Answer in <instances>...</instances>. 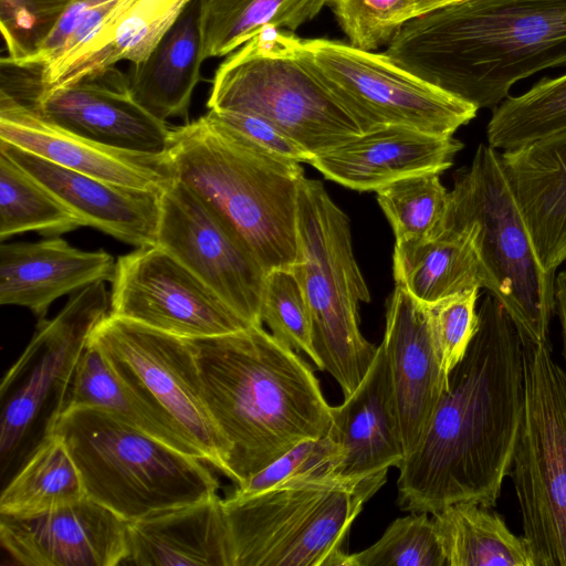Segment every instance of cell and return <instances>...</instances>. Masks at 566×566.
I'll return each instance as SVG.
<instances>
[{
	"label": "cell",
	"instance_id": "obj_1",
	"mask_svg": "<svg viewBox=\"0 0 566 566\" xmlns=\"http://www.w3.org/2000/svg\"><path fill=\"white\" fill-rule=\"evenodd\" d=\"M424 436L399 469L397 504L436 513L474 501L494 507L510 474L524 401L523 339L493 294Z\"/></svg>",
	"mask_w": 566,
	"mask_h": 566
},
{
	"label": "cell",
	"instance_id": "obj_2",
	"mask_svg": "<svg viewBox=\"0 0 566 566\" xmlns=\"http://www.w3.org/2000/svg\"><path fill=\"white\" fill-rule=\"evenodd\" d=\"M385 53L478 109H494L520 80L566 64V0L452 2L407 21Z\"/></svg>",
	"mask_w": 566,
	"mask_h": 566
},
{
	"label": "cell",
	"instance_id": "obj_3",
	"mask_svg": "<svg viewBox=\"0 0 566 566\" xmlns=\"http://www.w3.org/2000/svg\"><path fill=\"white\" fill-rule=\"evenodd\" d=\"M189 340L235 485L296 444L328 434L331 406L312 368L261 324Z\"/></svg>",
	"mask_w": 566,
	"mask_h": 566
},
{
	"label": "cell",
	"instance_id": "obj_4",
	"mask_svg": "<svg viewBox=\"0 0 566 566\" xmlns=\"http://www.w3.org/2000/svg\"><path fill=\"white\" fill-rule=\"evenodd\" d=\"M174 178L228 221L266 273L297 259L300 163L275 158L208 113L170 129Z\"/></svg>",
	"mask_w": 566,
	"mask_h": 566
},
{
	"label": "cell",
	"instance_id": "obj_5",
	"mask_svg": "<svg viewBox=\"0 0 566 566\" xmlns=\"http://www.w3.org/2000/svg\"><path fill=\"white\" fill-rule=\"evenodd\" d=\"M45 432L66 444L86 496L128 523L218 494L208 463L106 411L50 416Z\"/></svg>",
	"mask_w": 566,
	"mask_h": 566
},
{
	"label": "cell",
	"instance_id": "obj_6",
	"mask_svg": "<svg viewBox=\"0 0 566 566\" xmlns=\"http://www.w3.org/2000/svg\"><path fill=\"white\" fill-rule=\"evenodd\" d=\"M387 471L290 481L223 499L232 566H346L350 526Z\"/></svg>",
	"mask_w": 566,
	"mask_h": 566
},
{
	"label": "cell",
	"instance_id": "obj_7",
	"mask_svg": "<svg viewBox=\"0 0 566 566\" xmlns=\"http://www.w3.org/2000/svg\"><path fill=\"white\" fill-rule=\"evenodd\" d=\"M297 259L290 269L307 302L315 365L344 397L360 384L377 353L359 328V304L370 294L356 262L349 219L318 180L301 179Z\"/></svg>",
	"mask_w": 566,
	"mask_h": 566
},
{
	"label": "cell",
	"instance_id": "obj_8",
	"mask_svg": "<svg viewBox=\"0 0 566 566\" xmlns=\"http://www.w3.org/2000/svg\"><path fill=\"white\" fill-rule=\"evenodd\" d=\"M446 228L468 229L486 275V290L525 343L551 347L555 274L542 266L503 174L499 153L480 144L450 191Z\"/></svg>",
	"mask_w": 566,
	"mask_h": 566
},
{
	"label": "cell",
	"instance_id": "obj_9",
	"mask_svg": "<svg viewBox=\"0 0 566 566\" xmlns=\"http://www.w3.org/2000/svg\"><path fill=\"white\" fill-rule=\"evenodd\" d=\"M289 32L265 29L227 55L216 70L207 107L260 116L313 158L363 132L294 53Z\"/></svg>",
	"mask_w": 566,
	"mask_h": 566
},
{
	"label": "cell",
	"instance_id": "obj_10",
	"mask_svg": "<svg viewBox=\"0 0 566 566\" xmlns=\"http://www.w3.org/2000/svg\"><path fill=\"white\" fill-rule=\"evenodd\" d=\"M524 401L510 476L535 566H566V370L523 342Z\"/></svg>",
	"mask_w": 566,
	"mask_h": 566
},
{
	"label": "cell",
	"instance_id": "obj_11",
	"mask_svg": "<svg viewBox=\"0 0 566 566\" xmlns=\"http://www.w3.org/2000/svg\"><path fill=\"white\" fill-rule=\"evenodd\" d=\"M289 42L363 133L403 125L453 136L479 111L406 71L385 52L363 50L337 40L302 39L293 32H289Z\"/></svg>",
	"mask_w": 566,
	"mask_h": 566
},
{
	"label": "cell",
	"instance_id": "obj_12",
	"mask_svg": "<svg viewBox=\"0 0 566 566\" xmlns=\"http://www.w3.org/2000/svg\"><path fill=\"white\" fill-rule=\"evenodd\" d=\"M88 339L144 405L170 423L202 461L228 476L229 447L208 408L189 339L109 313Z\"/></svg>",
	"mask_w": 566,
	"mask_h": 566
},
{
	"label": "cell",
	"instance_id": "obj_13",
	"mask_svg": "<svg viewBox=\"0 0 566 566\" xmlns=\"http://www.w3.org/2000/svg\"><path fill=\"white\" fill-rule=\"evenodd\" d=\"M109 314L185 339L216 337L253 324L158 245L116 260Z\"/></svg>",
	"mask_w": 566,
	"mask_h": 566
},
{
	"label": "cell",
	"instance_id": "obj_14",
	"mask_svg": "<svg viewBox=\"0 0 566 566\" xmlns=\"http://www.w3.org/2000/svg\"><path fill=\"white\" fill-rule=\"evenodd\" d=\"M251 324L261 321L266 271L239 232L180 181L161 192L157 244Z\"/></svg>",
	"mask_w": 566,
	"mask_h": 566
},
{
	"label": "cell",
	"instance_id": "obj_15",
	"mask_svg": "<svg viewBox=\"0 0 566 566\" xmlns=\"http://www.w3.org/2000/svg\"><path fill=\"white\" fill-rule=\"evenodd\" d=\"M105 282L88 285L72 296L52 319H41L20 358L4 375L1 398L23 375L1 413L0 453L4 463L40 412L45 399L70 378L96 325L109 313Z\"/></svg>",
	"mask_w": 566,
	"mask_h": 566
},
{
	"label": "cell",
	"instance_id": "obj_16",
	"mask_svg": "<svg viewBox=\"0 0 566 566\" xmlns=\"http://www.w3.org/2000/svg\"><path fill=\"white\" fill-rule=\"evenodd\" d=\"M128 522L83 500L30 516L0 515V542L27 566H118L128 555Z\"/></svg>",
	"mask_w": 566,
	"mask_h": 566
},
{
	"label": "cell",
	"instance_id": "obj_17",
	"mask_svg": "<svg viewBox=\"0 0 566 566\" xmlns=\"http://www.w3.org/2000/svg\"><path fill=\"white\" fill-rule=\"evenodd\" d=\"M42 116L101 145L165 156L170 129L132 95L128 74L115 65L57 90L34 107Z\"/></svg>",
	"mask_w": 566,
	"mask_h": 566
},
{
	"label": "cell",
	"instance_id": "obj_18",
	"mask_svg": "<svg viewBox=\"0 0 566 566\" xmlns=\"http://www.w3.org/2000/svg\"><path fill=\"white\" fill-rule=\"evenodd\" d=\"M389 364L406 457L429 426L448 388L442 355L428 304L396 285L387 303L381 340Z\"/></svg>",
	"mask_w": 566,
	"mask_h": 566
},
{
	"label": "cell",
	"instance_id": "obj_19",
	"mask_svg": "<svg viewBox=\"0 0 566 566\" xmlns=\"http://www.w3.org/2000/svg\"><path fill=\"white\" fill-rule=\"evenodd\" d=\"M0 140L67 169L130 188L163 192L175 179L167 155H142L101 145L4 93H0Z\"/></svg>",
	"mask_w": 566,
	"mask_h": 566
},
{
	"label": "cell",
	"instance_id": "obj_20",
	"mask_svg": "<svg viewBox=\"0 0 566 566\" xmlns=\"http://www.w3.org/2000/svg\"><path fill=\"white\" fill-rule=\"evenodd\" d=\"M0 151L44 185L84 223L126 244H157L161 192L108 182L0 140Z\"/></svg>",
	"mask_w": 566,
	"mask_h": 566
},
{
	"label": "cell",
	"instance_id": "obj_21",
	"mask_svg": "<svg viewBox=\"0 0 566 566\" xmlns=\"http://www.w3.org/2000/svg\"><path fill=\"white\" fill-rule=\"evenodd\" d=\"M463 144L403 125H388L359 136L307 164L325 178L358 191H377L399 179L447 170Z\"/></svg>",
	"mask_w": 566,
	"mask_h": 566
},
{
	"label": "cell",
	"instance_id": "obj_22",
	"mask_svg": "<svg viewBox=\"0 0 566 566\" xmlns=\"http://www.w3.org/2000/svg\"><path fill=\"white\" fill-rule=\"evenodd\" d=\"M545 271L566 261V128L499 154Z\"/></svg>",
	"mask_w": 566,
	"mask_h": 566
},
{
	"label": "cell",
	"instance_id": "obj_23",
	"mask_svg": "<svg viewBox=\"0 0 566 566\" xmlns=\"http://www.w3.org/2000/svg\"><path fill=\"white\" fill-rule=\"evenodd\" d=\"M343 450L340 476L358 478L399 468L406 459L399 415L385 347L358 387L339 406H331L327 434Z\"/></svg>",
	"mask_w": 566,
	"mask_h": 566
},
{
	"label": "cell",
	"instance_id": "obj_24",
	"mask_svg": "<svg viewBox=\"0 0 566 566\" xmlns=\"http://www.w3.org/2000/svg\"><path fill=\"white\" fill-rule=\"evenodd\" d=\"M190 1L117 0L70 57L55 66L31 71L39 93L36 106L51 93L114 66L119 61L133 64L144 62Z\"/></svg>",
	"mask_w": 566,
	"mask_h": 566
},
{
	"label": "cell",
	"instance_id": "obj_25",
	"mask_svg": "<svg viewBox=\"0 0 566 566\" xmlns=\"http://www.w3.org/2000/svg\"><path fill=\"white\" fill-rule=\"evenodd\" d=\"M116 261L103 251L76 249L62 238L0 247V304L42 318L59 297L112 281Z\"/></svg>",
	"mask_w": 566,
	"mask_h": 566
},
{
	"label": "cell",
	"instance_id": "obj_26",
	"mask_svg": "<svg viewBox=\"0 0 566 566\" xmlns=\"http://www.w3.org/2000/svg\"><path fill=\"white\" fill-rule=\"evenodd\" d=\"M123 565L232 566L223 499H209L128 523Z\"/></svg>",
	"mask_w": 566,
	"mask_h": 566
},
{
	"label": "cell",
	"instance_id": "obj_27",
	"mask_svg": "<svg viewBox=\"0 0 566 566\" xmlns=\"http://www.w3.org/2000/svg\"><path fill=\"white\" fill-rule=\"evenodd\" d=\"M200 0H191L150 55L128 74L135 101L157 119L188 115L200 81Z\"/></svg>",
	"mask_w": 566,
	"mask_h": 566
},
{
	"label": "cell",
	"instance_id": "obj_28",
	"mask_svg": "<svg viewBox=\"0 0 566 566\" xmlns=\"http://www.w3.org/2000/svg\"><path fill=\"white\" fill-rule=\"evenodd\" d=\"M396 285L424 304L486 287V275L468 229L446 228L432 239L396 242Z\"/></svg>",
	"mask_w": 566,
	"mask_h": 566
},
{
	"label": "cell",
	"instance_id": "obj_29",
	"mask_svg": "<svg viewBox=\"0 0 566 566\" xmlns=\"http://www.w3.org/2000/svg\"><path fill=\"white\" fill-rule=\"evenodd\" d=\"M55 406L50 416L78 408L99 409L179 451L199 458L197 450L170 423L129 390L102 349L90 339L70 378L55 394Z\"/></svg>",
	"mask_w": 566,
	"mask_h": 566
},
{
	"label": "cell",
	"instance_id": "obj_30",
	"mask_svg": "<svg viewBox=\"0 0 566 566\" xmlns=\"http://www.w3.org/2000/svg\"><path fill=\"white\" fill-rule=\"evenodd\" d=\"M492 509L461 501L432 514L447 566H535L525 537Z\"/></svg>",
	"mask_w": 566,
	"mask_h": 566
},
{
	"label": "cell",
	"instance_id": "obj_31",
	"mask_svg": "<svg viewBox=\"0 0 566 566\" xmlns=\"http://www.w3.org/2000/svg\"><path fill=\"white\" fill-rule=\"evenodd\" d=\"M329 0H200L201 57L227 56L265 29L294 32Z\"/></svg>",
	"mask_w": 566,
	"mask_h": 566
},
{
	"label": "cell",
	"instance_id": "obj_32",
	"mask_svg": "<svg viewBox=\"0 0 566 566\" xmlns=\"http://www.w3.org/2000/svg\"><path fill=\"white\" fill-rule=\"evenodd\" d=\"M86 497L80 471L55 432H44L17 474L3 489L0 515L30 516Z\"/></svg>",
	"mask_w": 566,
	"mask_h": 566
},
{
	"label": "cell",
	"instance_id": "obj_33",
	"mask_svg": "<svg viewBox=\"0 0 566 566\" xmlns=\"http://www.w3.org/2000/svg\"><path fill=\"white\" fill-rule=\"evenodd\" d=\"M83 221L44 185L0 151V239L28 231L57 237Z\"/></svg>",
	"mask_w": 566,
	"mask_h": 566
},
{
	"label": "cell",
	"instance_id": "obj_34",
	"mask_svg": "<svg viewBox=\"0 0 566 566\" xmlns=\"http://www.w3.org/2000/svg\"><path fill=\"white\" fill-rule=\"evenodd\" d=\"M566 128V74L543 78L518 96H507L486 126L488 145L510 149Z\"/></svg>",
	"mask_w": 566,
	"mask_h": 566
},
{
	"label": "cell",
	"instance_id": "obj_35",
	"mask_svg": "<svg viewBox=\"0 0 566 566\" xmlns=\"http://www.w3.org/2000/svg\"><path fill=\"white\" fill-rule=\"evenodd\" d=\"M376 192L396 242L428 240L444 231L450 191L441 184L440 174L409 176Z\"/></svg>",
	"mask_w": 566,
	"mask_h": 566
},
{
	"label": "cell",
	"instance_id": "obj_36",
	"mask_svg": "<svg viewBox=\"0 0 566 566\" xmlns=\"http://www.w3.org/2000/svg\"><path fill=\"white\" fill-rule=\"evenodd\" d=\"M346 566H447L434 522L427 512L395 520L371 546L348 554Z\"/></svg>",
	"mask_w": 566,
	"mask_h": 566
},
{
	"label": "cell",
	"instance_id": "obj_37",
	"mask_svg": "<svg viewBox=\"0 0 566 566\" xmlns=\"http://www.w3.org/2000/svg\"><path fill=\"white\" fill-rule=\"evenodd\" d=\"M261 321L271 334L295 352H304L314 363L310 310L302 287L290 269H273L265 275Z\"/></svg>",
	"mask_w": 566,
	"mask_h": 566
},
{
	"label": "cell",
	"instance_id": "obj_38",
	"mask_svg": "<svg viewBox=\"0 0 566 566\" xmlns=\"http://www.w3.org/2000/svg\"><path fill=\"white\" fill-rule=\"evenodd\" d=\"M343 457L340 447L328 436L305 440L237 485L230 495L244 497L290 481L339 475Z\"/></svg>",
	"mask_w": 566,
	"mask_h": 566
},
{
	"label": "cell",
	"instance_id": "obj_39",
	"mask_svg": "<svg viewBox=\"0 0 566 566\" xmlns=\"http://www.w3.org/2000/svg\"><path fill=\"white\" fill-rule=\"evenodd\" d=\"M348 42L375 51L417 15L415 0H329Z\"/></svg>",
	"mask_w": 566,
	"mask_h": 566
},
{
	"label": "cell",
	"instance_id": "obj_40",
	"mask_svg": "<svg viewBox=\"0 0 566 566\" xmlns=\"http://www.w3.org/2000/svg\"><path fill=\"white\" fill-rule=\"evenodd\" d=\"M70 0H0V27L10 61L33 53Z\"/></svg>",
	"mask_w": 566,
	"mask_h": 566
},
{
	"label": "cell",
	"instance_id": "obj_41",
	"mask_svg": "<svg viewBox=\"0 0 566 566\" xmlns=\"http://www.w3.org/2000/svg\"><path fill=\"white\" fill-rule=\"evenodd\" d=\"M479 290L463 291L428 305L444 368L449 375L462 360L478 332Z\"/></svg>",
	"mask_w": 566,
	"mask_h": 566
},
{
	"label": "cell",
	"instance_id": "obj_42",
	"mask_svg": "<svg viewBox=\"0 0 566 566\" xmlns=\"http://www.w3.org/2000/svg\"><path fill=\"white\" fill-rule=\"evenodd\" d=\"M208 114L244 140L283 160L308 163L312 156L266 119L242 112L209 109Z\"/></svg>",
	"mask_w": 566,
	"mask_h": 566
},
{
	"label": "cell",
	"instance_id": "obj_43",
	"mask_svg": "<svg viewBox=\"0 0 566 566\" xmlns=\"http://www.w3.org/2000/svg\"><path fill=\"white\" fill-rule=\"evenodd\" d=\"M107 1L109 0H70L52 30L33 53L14 61L1 57L0 63L31 71L41 70L54 59L84 15Z\"/></svg>",
	"mask_w": 566,
	"mask_h": 566
},
{
	"label": "cell",
	"instance_id": "obj_44",
	"mask_svg": "<svg viewBox=\"0 0 566 566\" xmlns=\"http://www.w3.org/2000/svg\"><path fill=\"white\" fill-rule=\"evenodd\" d=\"M555 312L562 327L563 356L566 360V268L555 276Z\"/></svg>",
	"mask_w": 566,
	"mask_h": 566
},
{
	"label": "cell",
	"instance_id": "obj_45",
	"mask_svg": "<svg viewBox=\"0 0 566 566\" xmlns=\"http://www.w3.org/2000/svg\"><path fill=\"white\" fill-rule=\"evenodd\" d=\"M457 1L461 0H415L417 15Z\"/></svg>",
	"mask_w": 566,
	"mask_h": 566
}]
</instances>
